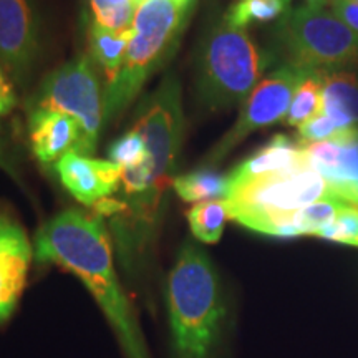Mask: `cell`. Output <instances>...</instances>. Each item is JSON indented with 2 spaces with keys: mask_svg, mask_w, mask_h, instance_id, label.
I'll return each instance as SVG.
<instances>
[{
  "mask_svg": "<svg viewBox=\"0 0 358 358\" xmlns=\"http://www.w3.org/2000/svg\"><path fill=\"white\" fill-rule=\"evenodd\" d=\"M355 2H358V0H355Z\"/></svg>",
  "mask_w": 358,
  "mask_h": 358,
  "instance_id": "obj_28",
  "label": "cell"
},
{
  "mask_svg": "<svg viewBox=\"0 0 358 358\" xmlns=\"http://www.w3.org/2000/svg\"><path fill=\"white\" fill-rule=\"evenodd\" d=\"M32 151L40 163L55 164L71 151H80L82 127L75 118L60 111L32 108L29 116Z\"/></svg>",
  "mask_w": 358,
  "mask_h": 358,
  "instance_id": "obj_13",
  "label": "cell"
},
{
  "mask_svg": "<svg viewBox=\"0 0 358 358\" xmlns=\"http://www.w3.org/2000/svg\"><path fill=\"white\" fill-rule=\"evenodd\" d=\"M15 106V93H13L12 85L3 75V69L0 66V120L8 115Z\"/></svg>",
  "mask_w": 358,
  "mask_h": 358,
  "instance_id": "obj_24",
  "label": "cell"
},
{
  "mask_svg": "<svg viewBox=\"0 0 358 358\" xmlns=\"http://www.w3.org/2000/svg\"><path fill=\"white\" fill-rule=\"evenodd\" d=\"M307 163L308 158L306 151L299 143L292 141L285 134H275L257 153L241 163L236 169H232L229 174V185L236 186L248 179L262 176V174L285 171V169L302 166Z\"/></svg>",
  "mask_w": 358,
  "mask_h": 358,
  "instance_id": "obj_14",
  "label": "cell"
},
{
  "mask_svg": "<svg viewBox=\"0 0 358 358\" xmlns=\"http://www.w3.org/2000/svg\"><path fill=\"white\" fill-rule=\"evenodd\" d=\"M287 65L306 71H330L358 62V35L334 12L303 6L285 12L277 29Z\"/></svg>",
  "mask_w": 358,
  "mask_h": 358,
  "instance_id": "obj_7",
  "label": "cell"
},
{
  "mask_svg": "<svg viewBox=\"0 0 358 358\" xmlns=\"http://www.w3.org/2000/svg\"><path fill=\"white\" fill-rule=\"evenodd\" d=\"M268 58L244 29L226 19L213 27L199 57L198 95L211 110L243 105L262 80Z\"/></svg>",
  "mask_w": 358,
  "mask_h": 358,
  "instance_id": "obj_5",
  "label": "cell"
},
{
  "mask_svg": "<svg viewBox=\"0 0 358 358\" xmlns=\"http://www.w3.org/2000/svg\"><path fill=\"white\" fill-rule=\"evenodd\" d=\"M332 12L358 35V2L355 0H332Z\"/></svg>",
  "mask_w": 358,
  "mask_h": 358,
  "instance_id": "obj_23",
  "label": "cell"
},
{
  "mask_svg": "<svg viewBox=\"0 0 358 358\" xmlns=\"http://www.w3.org/2000/svg\"><path fill=\"white\" fill-rule=\"evenodd\" d=\"M327 198H334L329 182L307 163L231 186L226 203L229 219L264 234L275 219Z\"/></svg>",
  "mask_w": 358,
  "mask_h": 358,
  "instance_id": "obj_6",
  "label": "cell"
},
{
  "mask_svg": "<svg viewBox=\"0 0 358 358\" xmlns=\"http://www.w3.org/2000/svg\"><path fill=\"white\" fill-rule=\"evenodd\" d=\"M35 259L77 275L105 313L127 358H150L131 303L113 266L110 236L101 217L66 209L35 236Z\"/></svg>",
  "mask_w": 358,
  "mask_h": 358,
  "instance_id": "obj_1",
  "label": "cell"
},
{
  "mask_svg": "<svg viewBox=\"0 0 358 358\" xmlns=\"http://www.w3.org/2000/svg\"><path fill=\"white\" fill-rule=\"evenodd\" d=\"M103 95L95 66L80 55L48 75L34 100V108L60 111L82 127L80 155L93 156L103 127Z\"/></svg>",
  "mask_w": 358,
  "mask_h": 358,
  "instance_id": "obj_8",
  "label": "cell"
},
{
  "mask_svg": "<svg viewBox=\"0 0 358 358\" xmlns=\"http://www.w3.org/2000/svg\"><path fill=\"white\" fill-rule=\"evenodd\" d=\"M143 2V0H133V3H134V7H138L140 6V3Z\"/></svg>",
  "mask_w": 358,
  "mask_h": 358,
  "instance_id": "obj_26",
  "label": "cell"
},
{
  "mask_svg": "<svg viewBox=\"0 0 358 358\" xmlns=\"http://www.w3.org/2000/svg\"><path fill=\"white\" fill-rule=\"evenodd\" d=\"M227 219L229 209L226 201H206L194 204L187 211L191 232L204 244H216L221 239Z\"/></svg>",
  "mask_w": 358,
  "mask_h": 358,
  "instance_id": "obj_19",
  "label": "cell"
},
{
  "mask_svg": "<svg viewBox=\"0 0 358 358\" xmlns=\"http://www.w3.org/2000/svg\"><path fill=\"white\" fill-rule=\"evenodd\" d=\"M329 0H307V6H313V7H324Z\"/></svg>",
  "mask_w": 358,
  "mask_h": 358,
  "instance_id": "obj_25",
  "label": "cell"
},
{
  "mask_svg": "<svg viewBox=\"0 0 358 358\" xmlns=\"http://www.w3.org/2000/svg\"><path fill=\"white\" fill-rule=\"evenodd\" d=\"M322 239L358 248V208L347 204L340 209L330 224L322 227L315 234Z\"/></svg>",
  "mask_w": 358,
  "mask_h": 358,
  "instance_id": "obj_21",
  "label": "cell"
},
{
  "mask_svg": "<svg viewBox=\"0 0 358 358\" xmlns=\"http://www.w3.org/2000/svg\"><path fill=\"white\" fill-rule=\"evenodd\" d=\"M166 301L174 358H213L226 308L216 267L198 245L179 250Z\"/></svg>",
  "mask_w": 358,
  "mask_h": 358,
  "instance_id": "obj_3",
  "label": "cell"
},
{
  "mask_svg": "<svg viewBox=\"0 0 358 358\" xmlns=\"http://www.w3.org/2000/svg\"><path fill=\"white\" fill-rule=\"evenodd\" d=\"M324 115L338 128H358V77L348 71L324 75Z\"/></svg>",
  "mask_w": 358,
  "mask_h": 358,
  "instance_id": "obj_15",
  "label": "cell"
},
{
  "mask_svg": "<svg viewBox=\"0 0 358 358\" xmlns=\"http://www.w3.org/2000/svg\"><path fill=\"white\" fill-rule=\"evenodd\" d=\"M38 52V25L32 0H0V66L24 80Z\"/></svg>",
  "mask_w": 358,
  "mask_h": 358,
  "instance_id": "obj_10",
  "label": "cell"
},
{
  "mask_svg": "<svg viewBox=\"0 0 358 358\" xmlns=\"http://www.w3.org/2000/svg\"><path fill=\"white\" fill-rule=\"evenodd\" d=\"M129 40H131V29L115 32L96 24L90 27V53L106 75V87L118 78L123 69Z\"/></svg>",
  "mask_w": 358,
  "mask_h": 358,
  "instance_id": "obj_16",
  "label": "cell"
},
{
  "mask_svg": "<svg viewBox=\"0 0 358 358\" xmlns=\"http://www.w3.org/2000/svg\"><path fill=\"white\" fill-rule=\"evenodd\" d=\"M34 248L19 221L0 211V324L15 310L25 289Z\"/></svg>",
  "mask_w": 358,
  "mask_h": 358,
  "instance_id": "obj_11",
  "label": "cell"
},
{
  "mask_svg": "<svg viewBox=\"0 0 358 358\" xmlns=\"http://www.w3.org/2000/svg\"><path fill=\"white\" fill-rule=\"evenodd\" d=\"M280 2H284V3H285V6H287V3L290 2V0H280Z\"/></svg>",
  "mask_w": 358,
  "mask_h": 358,
  "instance_id": "obj_27",
  "label": "cell"
},
{
  "mask_svg": "<svg viewBox=\"0 0 358 358\" xmlns=\"http://www.w3.org/2000/svg\"><path fill=\"white\" fill-rule=\"evenodd\" d=\"M108 156L111 163L118 164L122 169L136 168L146 158L145 138L136 128H133L111 145Z\"/></svg>",
  "mask_w": 358,
  "mask_h": 358,
  "instance_id": "obj_22",
  "label": "cell"
},
{
  "mask_svg": "<svg viewBox=\"0 0 358 358\" xmlns=\"http://www.w3.org/2000/svg\"><path fill=\"white\" fill-rule=\"evenodd\" d=\"M285 8L287 6L280 0H236L224 19L245 30L252 24H266L279 19L285 13Z\"/></svg>",
  "mask_w": 358,
  "mask_h": 358,
  "instance_id": "obj_20",
  "label": "cell"
},
{
  "mask_svg": "<svg viewBox=\"0 0 358 358\" xmlns=\"http://www.w3.org/2000/svg\"><path fill=\"white\" fill-rule=\"evenodd\" d=\"M324 75L320 71H307L295 88L284 123L289 127H302L308 120L324 113Z\"/></svg>",
  "mask_w": 358,
  "mask_h": 358,
  "instance_id": "obj_18",
  "label": "cell"
},
{
  "mask_svg": "<svg viewBox=\"0 0 358 358\" xmlns=\"http://www.w3.org/2000/svg\"><path fill=\"white\" fill-rule=\"evenodd\" d=\"M194 0H143L136 7L127 58L118 78L103 95V120H113L131 105L146 80L176 47Z\"/></svg>",
  "mask_w": 358,
  "mask_h": 358,
  "instance_id": "obj_4",
  "label": "cell"
},
{
  "mask_svg": "<svg viewBox=\"0 0 358 358\" xmlns=\"http://www.w3.org/2000/svg\"><path fill=\"white\" fill-rule=\"evenodd\" d=\"M330 2H332V0H330Z\"/></svg>",
  "mask_w": 358,
  "mask_h": 358,
  "instance_id": "obj_29",
  "label": "cell"
},
{
  "mask_svg": "<svg viewBox=\"0 0 358 358\" xmlns=\"http://www.w3.org/2000/svg\"><path fill=\"white\" fill-rule=\"evenodd\" d=\"M146 143V158L136 168L123 169L122 187L127 206L134 216L153 222L161 198L174 181L182 141L181 85L168 77L143 103L134 127Z\"/></svg>",
  "mask_w": 358,
  "mask_h": 358,
  "instance_id": "obj_2",
  "label": "cell"
},
{
  "mask_svg": "<svg viewBox=\"0 0 358 358\" xmlns=\"http://www.w3.org/2000/svg\"><path fill=\"white\" fill-rule=\"evenodd\" d=\"M176 194L187 203L226 201L229 198V174H221L213 168H199L196 171L176 176L173 181Z\"/></svg>",
  "mask_w": 358,
  "mask_h": 358,
  "instance_id": "obj_17",
  "label": "cell"
},
{
  "mask_svg": "<svg viewBox=\"0 0 358 358\" xmlns=\"http://www.w3.org/2000/svg\"><path fill=\"white\" fill-rule=\"evenodd\" d=\"M55 171L75 199L85 206L100 204L122 186L123 169L108 159L80 155H65L55 163Z\"/></svg>",
  "mask_w": 358,
  "mask_h": 358,
  "instance_id": "obj_12",
  "label": "cell"
},
{
  "mask_svg": "<svg viewBox=\"0 0 358 358\" xmlns=\"http://www.w3.org/2000/svg\"><path fill=\"white\" fill-rule=\"evenodd\" d=\"M306 73V70L284 65L272 71L268 77L262 78L244 100L234 127L229 133L224 134L206 161L217 163L249 134L282 122L289 111L295 88L299 87Z\"/></svg>",
  "mask_w": 358,
  "mask_h": 358,
  "instance_id": "obj_9",
  "label": "cell"
}]
</instances>
